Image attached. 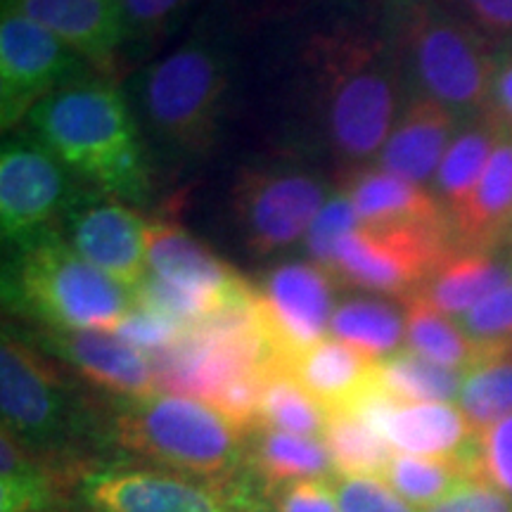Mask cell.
Returning a JSON list of instances; mask_svg holds the SVG:
<instances>
[{"mask_svg": "<svg viewBox=\"0 0 512 512\" xmlns=\"http://www.w3.org/2000/svg\"><path fill=\"white\" fill-rule=\"evenodd\" d=\"M60 235L88 264L100 268L131 292L147 271V223L136 209L88 190L74 195L64 211Z\"/></svg>", "mask_w": 512, "mask_h": 512, "instance_id": "cell-14", "label": "cell"}, {"mask_svg": "<svg viewBox=\"0 0 512 512\" xmlns=\"http://www.w3.org/2000/svg\"><path fill=\"white\" fill-rule=\"evenodd\" d=\"M465 373L439 366L411 349H399L375 366V382L399 403H448L458 399Z\"/></svg>", "mask_w": 512, "mask_h": 512, "instance_id": "cell-29", "label": "cell"}, {"mask_svg": "<svg viewBox=\"0 0 512 512\" xmlns=\"http://www.w3.org/2000/svg\"><path fill=\"white\" fill-rule=\"evenodd\" d=\"M482 479L512 498V415L479 432Z\"/></svg>", "mask_w": 512, "mask_h": 512, "instance_id": "cell-38", "label": "cell"}, {"mask_svg": "<svg viewBox=\"0 0 512 512\" xmlns=\"http://www.w3.org/2000/svg\"><path fill=\"white\" fill-rule=\"evenodd\" d=\"M330 332L339 342L358 349L373 361H382L399 351L406 339V316L387 299L351 297L335 306Z\"/></svg>", "mask_w": 512, "mask_h": 512, "instance_id": "cell-28", "label": "cell"}, {"mask_svg": "<svg viewBox=\"0 0 512 512\" xmlns=\"http://www.w3.org/2000/svg\"><path fill=\"white\" fill-rule=\"evenodd\" d=\"M55 512H57V510H55Z\"/></svg>", "mask_w": 512, "mask_h": 512, "instance_id": "cell-44", "label": "cell"}, {"mask_svg": "<svg viewBox=\"0 0 512 512\" xmlns=\"http://www.w3.org/2000/svg\"><path fill=\"white\" fill-rule=\"evenodd\" d=\"M382 437L408 456L458 458L477 432L451 403H399L384 422Z\"/></svg>", "mask_w": 512, "mask_h": 512, "instance_id": "cell-22", "label": "cell"}, {"mask_svg": "<svg viewBox=\"0 0 512 512\" xmlns=\"http://www.w3.org/2000/svg\"><path fill=\"white\" fill-rule=\"evenodd\" d=\"M460 114L441 102L415 95L377 155V169L403 181L425 185L434 181L448 145L456 138Z\"/></svg>", "mask_w": 512, "mask_h": 512, "instance_id": "cell-18", "label": "cell"}, {"mask_svg": "<svg viewBox=\"0 0 512 512\" xmlns=\"http://www.w3.org/2000/svg\"><path fill=\"white\" fill-rule=\"evenodd\" d=\"M339 190L354 202L361 226L444 223V207L425 185L403 181L377 166H351L339 178Z\"/></svg>", "mask_w": 512, "mask_h": 512, "instance_id": "cell-20", "label": "cell"}, {"mask_svg": "<svg viewBox=\"0 0 512 512\" xmlns=\"http://www.w3.org/2000/svg\"><path fill=\"white\" fill-rule=\"evenodd\" d=\"M83 60L60 38L19 12L0 19V126L12 131L64 83L81 76Z\"/></svg>", "mask_w": 512, "mask_h": 512, "instance_id": "cell-12", "label": "cell"}, {"mask_svg": "<svg viewBox=\"0 0 512 512\" xmlns=\"http://www.w3.org/2000/svg\"><path fill=\"white\" fill-rule=\"evenodd\" d=\"M259 422L266 430L299 434V437H323L328 408L313 399L290 370L273 368L261 396Z\"/></svg>", "mask_w": 512, "mask_h": 512, "instance_id": "cell-31", "label": "cell"}, {"mask_svg": "<svg viewBox=\"0 0 512 512\" xmlns=\"http://www.w3.org/2000/svg\"><path fill=\"white\" fill-rule=\"evenodd\" d=\"M382 479L418 510L444 501L460 484L472 482L453 458H422L408 453H394Z\"/></svg>", "mask_w": 512, "mask_h": 512, "instance_id": "cell-32", "label": "cell"}, {"mask_svg": "<svg viewBox=\"0 0 512 512\" xmlns=\"http://www.w3.org/2000/svg\"><path fill=\"white\" fill-rule=\"evenodd\" d=\"M510 280L512 261H505L498 252L456 247L434 268L413 297L458 320Z\"/></svg>", "mask_w": 512, "mask_h": 512, "instance_id": "cell-21", "label": "cell"}, {"mask_svg": "<svg viewBox=\"0 0 512 512\" xmlns=\"http://www.w3.org/2000/svg\"><path fill=\"white\" fill-rule=\"evenodd\" d=\"M325 204V185L297 169H245L233 188V209L245 245L273 254L302 240Z\"/></svg>", "mask_w": 512, "mask_h": 512, "instance_id": "cell-11", "label": "cell"}, {"mask_svg": "<svg viewBox=\"0 0 512 512\" xmlns=\"http://www.w3.org/2000/svg\"><path fill=\"white\" fill-rule=\"evenodd\" d=\"M453 249L448 221L358 226L335 249V278L361 290L408 299Z\"/></svg>", "mask_w": 512, "mask_h": 512, "instance_id": "cell-8", "label": "cell"}, {"mask_svg": "<svg viewBox=\"0 0 512 512\" xmlns=\"http://www.w3.org/2000/svg\"><path fill=\"white\" fill-rule=\"evenodd\" d=\"M273 491V512H339L330 479H299Z\"/></svg>", "mask_w": 512, "mask_h": 512, "instance_id": "cell-40", "label": "cell"}, {"mask_svg": "<svg viewBox=\"0 0 512 512\" xmlns=\"http://www.w3.org/2000/svg\"><path fill=\"white\" fill-rule=\"evenodd\" d=\"M323 441L328 446L332 467L342 477H384L394 448L370 430L358 415L344 408L328 411Z\"/></svg>", "mask_w": 512, "mask_h": 512, "instance_id": "cell-30", "label": "cell"}, {"mask_svg": "<svg viewBox=\"0 0 512 512\" xmlns=\"http://www.w3.org/2000/svg\"><path fill=\"white\" fill-rule=\"evenodd\" d=\"M396 64L406 67L420 95L477 117L491 105L498 67L494 43L439 0H408L396 24Z\"/></svg>", "mask_w": 512, "mask_h": 512, "instance_id": "cell-5", "label": "cell"}, {"mask_svg": "<svg viewBox=\"0 0 512 512\" xmlns=\"http://www.w3.org/2000/svg\"><path fill=\"white\" fill-rule=\"evenodd\" d=\"M74 50L100 76H112L124 36L121 0H3Z\"/></svg>", "mask_w": 512, "mask_h": 512, "instance_id": "cell-16", "label": "cell"}, {"mask_svg": "<svg viewBox=\"0 0 512 512\" xmlns=\"http://www.w3.org/2000/svg\"><path fill=\"white\" fill-rule=\"evenodd\" d=\"M458 249L498 252L512 242V136L505 133L463 207L448 216Z\"/></svg>", "mask_w": 512, "mask_h": 512, "instance_id": "cell-19", "label": "cell"}, {"mask_svg": "<svg viewBox=\"0 0 512 512\" xmlns=\"http://www.w3.org/2000/svg\"><path fill=\"white\" fill-rule=\"evenodd\" d=\"M358 226H361V219H358L354 202L349 200L347 192L337 190L335 195L325 200L323 209L318 211V216L304 235L313 264L323 266L325 271L335 275V249L339 240L354 233Z\"/></svg>", "mask_w": 512, "mask_h": 512, "instance_id": "cell-34", "label": "cell"}, {"mask_svg": "<svg viewBox=\"0 0 512 512\" xmlns=\"http://www.w3.org/2000/svg\"><path fill=\"white\" fill-rule=\"evenodd\" d=\"M34 344L50 358L67 363L83 380L124 401L157 394L150 358L105 330H38Z\"/></svg>", "mask_w": 512, "mask_h": 512, "instance_id": "cell-15", "label": "cell"}, {"mask_svg": "<svg viewBox=\"0 0 512 512\" xmlns=\"http://www.w3.org/2000/svg\"><path fill=\"white\" fill-rule=\"evenodd\" d=\"M489 112L494 114L498 124L512 136V53L505 55L503 60H498Z\"/></svg>", "mask_w": 512, "mask_h": 512, "instance_id": "cell-43", "label": "cell"}, {"mask_svg": "<svg viewBox=\"0 0 512 512\" xmlns=\"http://www.w3.org/2000/svg\"><path fill=\"white\" fill-rule=\"evenodd\" d=\"M505 133L508 131L489 110L470 117L465 126L458 128L432 181V192L437 195L446 216L456 214L463 207Z\"/></svg>", "mask_w": 512, "mask_h": 512, "instance_id": "cell-24", "label": "cell"}, {"mask_svg": "<svg viewBox=\"0 0 512 512\" xmlns=\"http://www.w3.org/2000/svg\"><path fill=\"white\" fill-rule=\"evenodd\" d=\"M72 200L69 171L34 136L5 140L0 152V233L5 245L22 249L53 233Z\"/></svg>", "mask_w": 512, "mask_h": 512, "instance_id": "cell-10", "label": "cell"}, {"mask_svg": "<svg viewBox=\"0 0 512 512\" xmlns=\"http://www.w3.org/2000/svg\"><path fill=\"white\" fill-rule=\"evenodd\" d=\"M325 131L347 166H363L380 155L399 110L396 57L356 31H335L313 41Z\"/></svg>", "mask_w": 512, "mask_h": 512, "instance_id": "cell-2", "label": "cell"}, {"mask_svg": "<svg viewBox=\"0 0 512 512\" xmlns=\"http://www.w3.org/2000/svg\"><path fill=\"white\" fill-rule=\"evenodd\" d=\"M192 0H121V12H124V27L136 36L157 34L159 29L188 8Z\"/></svg>", "mask_w": 512, "mask_h": 512, "instance_id": "cell-42", "label": "cell"}, {"mask_svg": "<svg viewBox=\"0 0 512 512\" xmlns=\"http://www.w3.org/2000/svg\"><path fill=\"white\" fill-rule=\"evenodd\" d=\"M0 411L5 432L62 470L74 467L72 451L95 432L86 401L48 354L8 330L0 342Z\"/></svg>", "mask_w": 512, "mask_h": 512, "instance_id": "cell-6", "label": "cell"}, {"mask_svg": "<svg viewBox=\"0 0 512 512\" xmlns=\"http://www.w3.org/2000/svg\"><path fill=\"white\" fill-rule=\"evenodd\" d=\"M147 271L164 283L207 299L214 311L245 283L233 266L202 245L181 223L166 219L147 223Z\"/></svg>", "mask_w": 512, "mask_h": 512, "instance_id": "cell-17", "label": "cell"}, {"mask_svg": "<svg viewBox=\"0 0 512 512\" xmlns=\"http://www.w3.org/2000/svg\"><path fill=\"white\" fill-rule=\"evenodd\" d=\"M494 46L512 43V0H439Z\"/></svg>", "mask_w": 512, "mask_h": 512, "instance_id": "cell-39", "label": "cell"}, {"mask_svg": "<svg viewBox=\"0 0 512 512\" xmlns=\"http://www.w3.org/2000/svg\"><path fill=\"white\" fill-rule=\"evenodd\" d=\"M67 470L29 453L10 432L0 434V512H55Z\"/></svg>", "mask_w": 512, "mask_h": 512, "instance_id": "cell-25", "label": "cell"}, {"mask_svg": "<svg viewBox=\"0 0 512 512\" xmlns=\"http://www.w3.org/2000/svg\"><path fill=\"white\" fill-rule=\"evenodd\" d=\"M27 121L31 136L91 190L133 202L150 190V162L136 119L107 76H76Z\"/></svg>", "mask_w": 512, "mask_h": 512, "instance_id": "cell-1", "label": "cell"}, {"mask_svg": "<svg viewBox=\"0 0 512 512\" xmlns=\"http://www.w3.org/2000/svg\"><path fill=\"white\" fill-rule=\"evenodd\" d=\"M420 512H512V498L489 482H465Z\"/></svg>", "mask_w": 512, "mask_h": 512, "instance_id": "cell-41", "label": "cell"}, {"mask_svg": "<svg viewBox=\"0 0 512 512\" xmlns=\"http://www.w3.org/2000/svg\"><path fill=\"white\" fill-rule=\"evenodd\" d=\"M377 361L339 342L323 339L292 363L290 373L328 411L349 408L375 382Z\"/></svg>", "mask_w": 512, "mask_h": 512, "instance_id": "cell-23", "label": "cell"}, {"mask_svg": "<svg viewBox=\"0 0 512 512\" xmlns=\"http://www.w3.org/2000/svg\"><path fill=\"white\" fill-rule=\"evenodd\" d=\"M458 408L477 434L512 415V354L494 358L467 373Z\"/></svg>", "mask_w": 512, "mask_h": 512, "instance_id": "cell-33", "label": "cell"}, {"mask_svg": "<svg viewBox=\"0 0 512 512\" xmlns=\"http://www.w3.org/2000/svg\"><path fill=\"white\" fill-rule=\"evenodd\" d=\"M335 280V275L313 261H294L273 268L264 285L256 287L275 368L290 370L304 351L323 342L335 311Z\"/></svg>", "mask_w": 512, "mask_h": 512, "instance_id": "cell-13", "label": "cell"}, {"mask_svg": "<svg viewBox=\"0 0 512 512\" xmlns=\"http://www.w3.org/2000/svg\"><path fill=\"white\" fill-rule=\"evenodd\" d=\"M226 91L221 53L195 38L147 69L140 100L147 124L164 143L200 155L214 140Z\"/></svg>", "mask_w": 512, "mask_h": 512, "instance_id": "cell-7", "label": "cell"}, {"mask_svg": "<svg viewBox=\"0 0 512 512\" xmlns=\"http://www.w3.org/2000/svg\"><path fill=\"white\" fill-rule=\"evenodd\" d=\"M339 512H415L392 486L377 477H339Z\"/></svg>", "mask_w": 512, "mask_h": 512, "instance_id": "cell-37", "label": "cell"}, {"mask_svg": "<svg viewBox=\"0 0 512 512\" xmlns=\"http://www.w3.org/2000/svg\"><path fill=\"white\" fill-rule=\"evenodd\" d=\"M247 467L268 489L299 479H328L330 470L335 472L325 441L266 427L247 437Z\"/></svg>", "mask_w": 512, "mask_h": 512, "instance_id": "cell-26", "label": "cell"}, {"mask_svg": "<svg viewBox=\"0 0 512 512\" xmlns=\"http://www.w3.org/2000/svg\"><path fill=\"white\" fill-rule=\"evenodd\" d=\"M112 437L126 451L171 467L178 475L230 482L247 467V434L214 406L176 394L124 401Z\"/></svg>", "mask_w": 512, "mask_h": 512, "instance_id": "cell-4", "label": "cell"}, {"mask_svg": "<svg viewBox=\"0 0 512 512\" xmlns=\"http://www.w3.org/2000/svg\"><path fill=\"white\" fill-rule=\"evenodd\" d=\"M93 512H271L242 479L211 482L155 470H98L81 479Z\"/></svg>", "mask_w": 512, "mask_h": 512, "instance_id": "cell-9", "label": "cell"}, {"mask_svg": "<svg viewBox=\"0 0 512 512\" xmlns=\"http://www.w3.org/2000/svg\"><path fill=\"white\" fill-rule=\"evenodd\" d=\"M458 325L496 358L512 354V280L460 316Z\"/></svg>", "mask_w": 512, "mask_h": 512, "instance_id": "cell-35", "label": "cell"}, {"mask_svg": "<svg viewBox=\"0 0 512 512\" xmlns=\"http://www.w3.org/2000/svg\"><path fill=\"white\" fill-rule=\"evenodd\" d=\"M5 304L43 330H105L136 306V294L88 264L60 230L19 249L3 280Z\"/></svg>", "mask_w": 512, "mask_h": 512, "instance_id": "cell-3", "label": "cell"}, {"mask_svg": "<svg viewBox=\"0 0 512 512\" xmlns=\"http://www.w3.org/2000/svg\"><path fill=\"white\" fill-rule=\"evenodd\" d=\"M185 330H188L185 325L136 302V306L119 320V325L114 328V335L124 339L126 344H131L133 349L143 351L145 356H152L157 351L176 344L185 335Z\"/></svg>", "mask_w": 512, "mask_h": 512, "instance_id": "cell-36", "label": "cell"}, {"mask_svg": "<svg viewBox=\"0 0 512 512\" xmlns=\"http://www.w3.org/2000/svg\"><path fill=\"white\" fill-rule=\"evenodd\" d=\"M403 302H406V309H403L406 344L415 354L465 375L496 358L489 349L467 335L458 320H451V316L432 309L418 297H408Z\"/></svg>", "mask_w": 512, "mask_h": 512, "instance_id": "cell-27", "label": "cell"}]
</instances>
